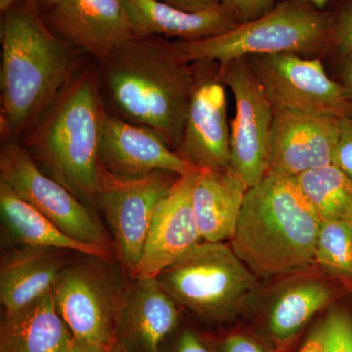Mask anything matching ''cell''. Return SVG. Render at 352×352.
Returning <instances> with one entry per match:
<instances>
[{"instance_id": "f1b7e54d", "label": "cell", "mask_w": 352, "mask_h": 352, "mask_svg": "<svg viewBox=\"0 0 352 352\" xmlns=\"http://www.w3.org/2000/svg\"><path fill=\"white\" fill-rule=\"evenodd\" d=\"M239 24L265 15L276 6V0H217Z\"/></svg>"}, {"instance_id": "83f0119b", "label": "cell", "mask_w": 352, "mask_h": 352, "mask_svg": "<svg viewBox=\"0 0 352 352\" xmlns=\"http://www.w3.org/2000/svg\"><path fill=\"white\" fill-rule=\"evenodd\" d=\"M330 16L333 23L332 46L342 55L352 52V0H344Z\"/></svg>"}, {"instance_id": "836d02e7", "label": "cell", "mask_w": 352, "mask_h": 352, "mask_svg": "<svg viewBox=\"0 0 352 352\" xmlns=\"http://www.w3.org/2000/svg\"><path fill=\"white\" fill-rule=\"evenodd\" d=\"M68 352H110V349L75 339Z\"/></svg>"}, {"instance_id": "8d00e7d4", "label": "cell", "mask_w": 352, "mask_h": 352, "mask_svg": "<svg viewBox=\"0 0 352 352\" xmlns=\"http://www.w3.org/2000/svg\"><path fill=\"white\" fill-rule=\"evenodd\" d=\"M302 1L307 2L314 7H316L319 10H324L325 7L328 6L331 0H302Z\"/></svg>"}, {"instance_id": "5bb4252c", "label": "cell", "mask_w": 352, "mask_h": 352, "mask_svg": "<svg viewBox=\"0 0 352 352\" xmlns=\"http://www.w3.org/2000/svg\"><path fill=\"white\" fill-rule=\"evenodd\" d=\"M270 170L298 176L332 164L340 118L273 108Z\"/></svg>"}, {"instance_id": "277c9868", "label": "cell", "mask_w": 352, "mask_h": 352, "mask_svg": "<svg viewBox=\"0 0 352 352\" xmlns=\"http://www.w3.org/2000/svg\"><path fill=\"white\" fill-rule=\"evenodd\" d=\"M106 113L96 72L76 69L32 127V157L46 175L89 208L101 185L99 144Z\"/></svg>"}, {"instance_id": "30bf717a", "label": "cell", "mask_w": 352, "mask_h": 352, "mask_svg": "<svg viewBox=\"0 0 352 352\" xmlns=\"http://www.w3.org/2000/svg\"><path fill=\"white\" fill-rule=\"evenodd\" d=\"M219 78L235 98L228 170L251 188L270 171L273 107L252 73L248 57L219 65Z\"/></svg>"}, {"instance_id": "1f68e13d", "label": "cell", "mask_w": 352, "mask_h": 352, "mask_svg": "<svg viewBox=\"0 0 352 352\" xmlns=\"http://www.w3.org/2000/svg\"><path fill=\"white\" fill-rule=\"evenodd\" d=\"M157 1L192 13L201 12V11L220 6L217 0H157Z\"/></svg>"}, {"instance_id": "9a60e30c", "label": "cell", "mask_w": 352, "mask_h": 352, "mask_svg": "<svg viewBox=\"0 0 352 352\" xmlns=\"http://www.w3.org/2000/svg\"><path fill=\"white\" fill-rule=\"evenodd\" d=\"M46 12L51 31L99 62L135 36L122 0H58Z\"/></svg>"}, {"instance_id": "6da1fadb", "label": "cell", "mask_w": 352, "mask_h": 352, "mask_svg": "<svg viewBox=\"0 0 352 352\" xmlns=\"http://www.w3.org/2000/svg\"><path fill=\"white\" fill-rule=\"evenodd\" d=\"M1 25V132L14 139L50 108L76 72L71 44L44 22L30 0L4 12Z\"/></svg>"}, {"instance_id": "74e56055", "label": "cell", "mask_w": 352, "mask_h": 352, "mask_svg": "<svg viewBox=\"0 0 352 352\" xmlns=\"http://www.w3.org/2000/svg\"><path fill=\"white\" fill-rule=\"evenodd\" d=\"M19 1L20 0H0V10H1L2 14H3Z\"/></svg>"}, {"instance_id": "d4e9b609", "label": "cell", "mask_w": 352, "mask_h": 352, "mask_svg": "<svg viewBox=\"0 0 352 352\" xmlns=\"http://www.w3.org/2000/svg\"><path fill=\"white\" fill-rule=\"evenodd\" d=\"M315 263L335 276L352 278V226L342 222H321Z\"/></svg>"}, {"instance_id": "d6986e66", "label": "cell", "mask_w": 352, "mask_h": 352, "mask_svg": "<svg viewBox=\"0 0 352 352\" xmlns=\"http://www.w3.org/2000/svg\"><path fill=\"white\" fill-rule=\"evenodd\" d=\"M138 38L162 36L194 41L234 29L239 23L221 6L187 12L157 0H122Z\"/></svg>"}, {"instance_id": "9c48e42d", "label": "cell", "mask_w": 352, "mask_h": 352, "mask_svg": "<svg viewBox=\"0 0 352 352\" xmlns=\"http://www.w3.org/2000/svg\"><path fill=\"white\" fill-rule=\"evenodd\" d=\"M254 76L273 108L352 117V102L342 83L329 78L320 58L294 52L248 57Z\"/></svg>"}, {"instance_id": "4dcf8cb0", "label": "cell", "mask_w": 352, "mask_h": 352, "mask_svg": "<svg viewBox=\"0 0 352 352\" xmlns=\"http://www.w3.org/2000/svg\"><path fill=\"white\" fill-rule=\"evenodd\" d=\"M170 352H215V349L212 342L188 329L178 336Z\"/></svg>"}, {"instance_id": "3957f363", "label": "cell", "mask_w": 352, "mask_h": 352, "mask_svg": "<svg viewBox=\"0 0 352 352\" xmlns=\"http://www.w3.org/2000/svg\"><path fill=\"white\" fill-rule=\"evenodd\" d=\"M321 221L296 176L270 170L245 193L230 245L258 278L310 270Z\"/></svg>"}, {"instance_id": "ac0fdd59", "label": "cell", "mask_w": 352, "mask_h": 352, "mask_svg": "<svg viewBox=\"0 0 352 352\" xmlns=\"http://www.w3.org/2000/svg\"><path fill=\"white\" fill-rule=\"evenodd\" d=\"M177 302L154 277H131L118 327L117 340L129 352H161L177 328Z\"/></svg>"}, {"instance_id": "e575fe53", "label": "cell", "mask_w": 352, "mask_h": 352, "mask_svg": "<svg viewBox=\"0 0 352 352\" xmlns=\"http://www.w3.org/2000/svg\"><path fill=\"white\" fill-rule=\"evenodd\" d=\"M298 352H323V351H322L320 344L314 338L310 337Z\"/></svg>"}, {"instance_id": "8fae6325", "label": "cell", "mask_w": 352, "mask_h": 352, "mask_svg": "<svg viewBox=\"0 0 352 352\" xmlns=\"http://www.w3.org/2000/svg\"><path fill=\"white\" fill-rule=\"evenodd\" d=\"M182 175L155 170L124 177L102 168L96 205L103 212L122 265L131 273L142 256L157 204Z\"/></svg>"}, {"instance_id": "44dd1931", "label": "cell", "mask_w": 352, "mask_h": 352, "mask_svg": "<svg viewBox=\"0 0 352 352\" xmlns=\"http://www.w3.org/2000/svg\"><path fill=\"white\" fill-rule=\"evenodd\" d=\"M248 189L229 170L199 171L192 192V206L203 241L230 242Z\"/></svg>"}, {"instance_id": "f35d334b", "label": "cell", "mask_w": 352, "mask_h": 352, "mask_svg": "<svg viewBox=\"0 0 352 352\" xmlns=\"http://www.w3.org/2000/svg\"><path fill=\"white\" fill-rule=\"evenodd\" d=\"M110 352H129L127 351L124 344H122V342H116L115 344L112 346V349H110Z\"/></svg>"}, {"instance_id": "4fadbf2b", "label": "cell", "mask_w": 352, "mask_h": 352, "mask_svg": "<svg viewBox=\"0 0 352 352\" xmlns=\"http://www.w3.org/2000/svg\"><path fill=\"white\" fill-rule=\"evenodd\" d=\"M199 171L179 176L157 204L142 256L129 273L131 277L156 278L203 242L192 206V192Z\"/></svg>"}, {"instance_id": "ba28073f", "label": "cell", "mask_w": 352, "mask_h": 352, "mask_svg": "<svg viewBox=\"0 0 352 352\" xmlns=\"http://www.w3.org/2000/svg\"><path fill=\"white\" fill-rule=\"evenodd\" d=\"M0 180L69 237L110 252V241L89 208L46 175L14 139L4 138L2 143Z\"/></svg>"}, {"instance_id": "ffe728a7", "label": "cell", "mask_w": 352, "mask_h": 352, "mask_svg": "<svg viewBox=\"0 0 352 352\" xmlns=\"http://www.w3.org/2000/svg\"><path fill=\"white\" fill-rule=\"evenodd\" d=\"M58 251L19 245L7 252L0 266V300L6 314L52 292L67 266Z\"/></svg>"}, {"instance_id": "7c38bea8", "label": "cell", "mask_w": 352, "mask_h": 352, "mask_svg": "<svg viewBox=\"0 0 352 352\" xmlns=\"http://www.w3.org/2000/svg\"><path fill=\"white\" fill-rule=\"evenodd\" d=\"M212 61L194 63L196 83L175 152L198 170H226L230 163L226 85Z\"/></svg>"}, {"instance_id": "f546056e", "label": "cell", "mask_w": 352, "mask_h": 352, "mask_svg": "<svg viewBox=\"0 0 352 352\" xmlns=\"http://www.w3.org/2000/svg\"><path fill=\"white\" fill-rule=\"evenodd\" d=\"M332 164L352 180V117L340 122V135L333 152Z\"/></svg>"}, {"instance_id": "d6a6232c", "label": "cell", "mask_w": 352, "mask_h": 352, "mask_svg": "<svg viewBox=\"0 0 352 352\" xmlns=\"http://www.w3.org/2000/svg\"><path fill=\"white\" fill-rule=\"evenodd\" d=\"M342 67H340V78H342V85L346 90L347 97L352 102V52L342 55Z\"/></svg>"}, {"instance_id": "484cf974", "label": "cell", "mask_w": 352, "mask_h": 352, "mask_svg": "<svg viewBox=\"0 0 352 352\" xmlns=\"http://www.w3.org/2000/svg\"><path fill=\"white\" fill-rule=\"evenodd\" d=\"M310 337L320 344L323 352H352V318L340 308L329 310Z\"/></svg>"}, {"instance_id": "5b68a950", "label": "cell", "mask_w": 352, "mask_h": 352, "mask_svg": "<svg viewBox=\"0 0 352 352\" xmlns=\"http://www.w3.org/2000/svg\"><path fill=\"white\" fill-rule=\"evenodd\" d=\"M332 38L330 14L302 0H280L265 15L224 34L173 44L179 57L189 63L224 65L238 58L279 52L315 58L332 46Z\"/></svg>"}, {"instance_id": "7a4b0ae2", "label": "cell", "mask_w": 352, "mask_h": 352, "mask_svg": "<svg viewBox=\"0 0 352 352\" xmlns=\"http://www.w3.org/2000/svg\"><path fill=\"white\" fill-rule=\"evenodd\" d=\"M100 64L104 83L122 119L150 127L175 151L195 87V66L162 36H134Z\"/></svg>"}, {"instance_id": "52a82bcc", "label": "cell", "mask_w": 352, "mask_h": 352, "mask_svg": "<svg viewBox=\"0 0 352 352\" xmlns=\"http://www.w3.org/2000/svg\"><path fill=\"white\" fill-rule=\"evenodd\" d=\"M101 259L66 266L52 294L76 340L111 349L117 342L127 286L102 266Z\"/></svg>"}, {"instance_id": "d590c367", "label": "cell", "mask_w": 352, "mask_h": 352, "mask_svg": "<svg viewBox=\"0 0 352 352\" xmlns=\"http://www.w3.org/2000/svg\"><path fill=\"white\" fill-rule=\"evenodd\" d=\"M32 3L34 4L39 10V12L41 13V10L48 11L51 8L57 3L58 0H30Z\"/></svg>"}, {"instance_id": "8992f818", "label": "cell", "mask_w": 352, "mask_h": 352, "mask_svg": "<svg viewBox=\"0 0 352 352\" xmlns=\"http://www.w3.org/2000/svg\"><path fill=\"white\" fill-rule=\"evenodd\" d=\"M156 278L178 305L210 323L230 320L247 308L258 279L230 244L206 241Z\"/></svg>"}, {"instance_id": "603a6c76", "label": "cell", "mask_w": 352, "mask_h": 352, "mask_svg": "<svg viewBox=\"0 0 352 352\" xmlns=\"http://www.w3.org/2000/svg\"><path fill=\"white\" fill-rule=\"evenodd\" d=\"M0 214L6 232L17 245L60 251L71 250L105 259L110 256V252L105 250L83 244L69 237L2 180H0Z\"/></svg>"}, {"instance_id": "4316f807", "label": "cell", "mask_w": 352, "mask_h": 352, "mask_svg": "<svg viewBox=\"0 0 352 352\" xmlns=\"http://www.w3.org/2000/svg\"><path fill=\"white\" fill-rule=\"evenodd\" d=\"M212 344L215 352H279L256 331H233Z\"/></svg>"}, {"instance_id": "cb8c5ba5", "label": "cell", "mask_w": 352, "mask_h": 352, "mask_svg": "<svg viewBox=\"0 0 352 352\" xmlns=\"http://www.w3.org/2000/svg\"><path fill=\"white\" fill-rule=\"evenodd\" d=\"M303 195L321 222L352 226V180L335 164L296 176Z\"/></svg>"}, {"instance_id": "7402d4cb", "label": "cell", "mask_w": 352, "mask_h": 352, "mask_svg": "<svg viewBox=\"0 0 352 352\" xmlns=\"http://www.w3.org/2000/svg\"><path fill=\"white\" fill-rule=\"evenodd\" d=\"M74 340L50 292L22 309L4 314L0 352H68Z\"/></svg>"}, {"instance_id": "2e32d148", "label": "cell", "mask_w": 352, "mask_h": 352, "mask_svg": "<svg viewBox=\"0 0 352 352\" xmlns=\"http://www.w3.org/2000/svg\"><path fill=\"white\" fill-rule=\"evenodd\" d=\"M99 161L109 173L124 177H138L155 170L178 175L200 170L183 160L150 127L109 113L102 126Z\"/></svg>"}, {"instance_id": "e0dca14e", "label": "cell", "mask_w": 352, "mask_h": 352, "mask_svg": "<svg viewBox=\"0 0 352 352\" xmlns=\"http://www.w3.org/2000/svg\"><path fill=\"white\" fill-rule=\"evenodd\" d=\"M309 270L285 277L261 302L256 332L277 349L288 346L333 302L335 291Z\"/></svg>"}]
</instances>
